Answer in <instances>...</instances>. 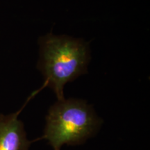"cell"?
I'll return each mask as SVG.
<instances>
[{
    "label": "cell",
    "instance_id": "obj_1",
    "mask_svg": "<svg viewBox=\"0 0 150 150\" xmlns=\"http://www.w3.org/2000/svg\"><path fill=\"white\" fill-rule=\"evenodd\" d=\"M38 43V68L45 79L42 87L50 88L57 100L64 99L65 86L87 72L89 44L82 39L51 33L41 37Z\"/></svg>",
    "mask_w": 150,
    "mask_h": 150
},
{
    "label": "cell",
    "instance_id": "obj_2",
    "mask_svg": "<svg viewBox=\"0 0 150 150\" xmlns=\"http://www.w3.org/2000/svg\"><path fill=\"white\" fill-rule=\"evenodd\" d=\"M102 120L93 106L80 99L57 100L49 108L44 134L40 139L47 140L54 150L63 145H79L97 134Z\"/></svg>",
    "mask_w": 150,
    "mask_h": 150
},
{
    "label": "cell",
    "instance_id": "obj_3",
    "mask_svg": "<svg viewBox=\"0 0 150 150\" xmlns=\"http://www.w3.org/2000/svg\"><path fill=\"white\" fill-rule=\"evenodd\" d=\"M24 106L16 112L0 114V150H29L32 142L28 139L24 123L19 119Z\"/></svg>",
    "mask_w": 150,
    "mask_h": 150
}]
</instances>
